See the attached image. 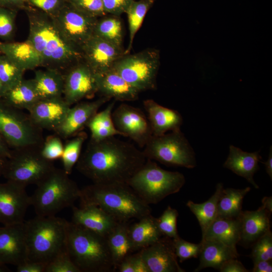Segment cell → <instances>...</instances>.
Returning a JSON list of instances; mask_svg holds the SVG:
<instances>
[{"label":"cell","instance_id":"74e56055","mask_svg":"<svg viewBox=\"0 0 272 272\" xmlns=\"http://www.w3.org/2000/svg\"><path fill=\"white\" fill-rule=\"evenodd\" d=\"M87 138V134L81 131L64 145L63 154L61 158L62 169L69 175L72 173L74 166L80 157L82 147Z\"/></svg>","mask_w":272,"mask_h":272},{"label":"cell","instance_id":"f907efd6","mask_svg":"<svg viewBox=\"0 0 272 272\" xmlns=\"http://www.w3.org/2000/svg\"><path fill=\"white\" fill-rule=\"evenodd\" d=\"M46 264L43 263L26 260L17 265V272H45Z\"/></svg>","mask_w":272,"mask_h":272},{"label":"cell","instance_id":"4fadbf2b","mask_svg":"<svg viewBox=\"0 0 272 272\" xmlns=\"http://www.w3.org/2000/svg\"><path fill=\"white\" fill-rule=\"evenodd\" d=\"M63 97L72 106L97 93L96 74L83 60L65 71Z\"/></svg>","mask_w":272,"mask_h":272},{"label":"cell","instance_id":"d6986e66","mask_svg":"<svg viewBox=\"0 0 272 272\" xmlns=\"http://www.w3.org/2000/svg\"><path fill=\"white\" fill-rule=\"evenodd\" d=\"M111 99L105 97L92 101H80L71 107L59 127L55 131L61 138L73 137L87 126L100 107Z\"/></svg>","mask_w":272,"mask_h":272},{"label":"cell","instance_id":"ee69618b","mask_svg":"<svg viewBox=\"0 0 272 272\" xmlns=\"http://www.w3.org/2000/svg\"><path fill=\"white\" fill-rule=\"evenodd\" d=\"M74 7L92 17L99 18L106 13L102 0H67Z\"/></svg>","mask_w":272,"mask_h":272},{"label":"cell","instance_id":"836d02e7","mask_svg":"<svg viewBox=\"0 0 272 272\" xmlns=\"http://www.w3.org/2000/svg\"><path fill=\"white\" fill-rule=\"evenodd\" d=\"M223 188V184L219 183L214 193L208 200L201 203L188 200L186 203V206L198 221L202 235L217 217L218 202Z\"/></svg>","mask_w":272,"mask_h":272},{"label":"cell","instance_id":"ffe728a7","mask_svg":"<svg viewBox=\"0 0 272 272\" xmlns=\"http://www.w3.org/2000/svg\"><path fill=\"white\" fill-rule=\"evenodd\" d=\"M71 107L63 97L39 99L28 110V115L39 128L55 132Z\"/></svg>","mask_w":272,"mask_h":272},{"label":"cell","instance_id":"d6a6232c","mask_svg":"<svg viewBox=\"0 0 272 272\" xmlns=\"http://www.w3.org/2000/svg\"><path fill=\"white\" fill-rule=\"evenodd\" d=\"M2 99L13 107L28 110L39 100V98L32 79H23L17 85L8 90Z\"/></svg>","mask_w":272,"mask_h":272},{"label":"cell","instance_id":"9c48e42d","mask_svg":"<svg viewBox=\"0 0 272 272\" xmlns=\"http://www.w3.org/2000/svg\"><path fill=\"white\" fill-rule=\"evenodd\" d=\"M160 64L159 51L149 48L132 54H123L111 69L140 93L157 89Z\"/></svg>","mask_w":272,"mask_h":272},{"label":"cell","instance_id":"91938a15","mask_svg":"<svg viewBox=\"0 0 272 272\" xmlns=\"http://www.w3.org/2000/svg\"><path fill=\"white\" fill-rule=\"evenodd\" d=\"M7 158L0 156V175L3 174Z\"/></svg>","mask_w":272,"mask_h":272},{"label":"cell","instance_id":"4316f807","mask_svg":"<svg viewBox=\"0 0 272 272\" xmlns=\"http://www.w3.org/2000/svg\"><path fill=\"white\" fill-rule=\"evenodd\" d=\"M0 50L24 71L42 66L41 57L27 40L0 43Z\"/></svg>","mask_w":272,"mask_h":272},{"label":"cell","instance_id":"60d3db41","mask_svg":"<svg viewBox=\"0 0 272 272\" xmlns=\"http://www.w3.org/2000/svg\"><path fill=\"white\" fill-rule=\"evenodd\" d=\"M250 255L253 262L272 259V233L270 230L253 243Z\"/></svg>","mask_w":272,"mask_h":272},{"label":"cell","instance_id":"6125c7cd","mask_svg":"<svg viewBox=\"0 0 272 272\" xmlns=\"http://www.w3.org/2000/svg\"><path fill=\"white\" fill-rule=\"evenodd\" d=\"M10 271V269L6 266V265L0 263V272Z\"/></svg>","mask_w":272,"mask_h":272},{"label":"cell","instance_id":"7a4b0ae2","mask_svg":"<svg viewBox=\"0 0 272 272\" xmlns=\"http://www.w3.org/2000/svg\"><path fill=\"white\" fill-rule=\"evenodd\" d=\"M24 10L29 22L27 40L41 57L42 67L62 72L83 60L80 50L64 39L51 16L29 5Z\"/></svg>","mask_w":272,"mask_h":272},{"label":"cell","instance_id":"52a82bcc","mask_svg":"<svg viewBox=\"0 0 272 272\" xmlns=\"http://www.w3.org/2000/svg\"><path fill=\"white\" fill-rule=\"evenodd\" d=\"M185 183V178L181 173L164 170L154 161L147 159L126 183L150 205L156 204L168 195L179 192Z\"/></svg>","mask_w":272,"mask_h":272},{"label":"cell","instance_id":"94428289","mask_svg":"<svg viewBox=\"0 0 272 272\" xmlns=\"http://www.w3.org/2000/svg\"><path fill=\"white\" fill-rule=\"evenodd\" d=\"M7 91L6 88L0 80V99H2L4 96Z\"/></svg>","mask_w":272,"mask_h":272},{"label":"cell","instance_id":"11a10c76","mask_svg":"<svg viewBox=\"0 0 272 272\" xmlns=\"http://www.w3.org/2000/svg\"><path fill=\"white\" fill-rule=\"evenodd\" d=\"M117 269L119 272H134L131 254L121 261Z\"/></svg>","mask_w":272,"mask_h":272},{"label":"cell","instance_id":"cb8c5ba5","mask_svg":"<svg viewBox=\"0 0 272 272\" xmlns=\"http://www.w3.org/2000/svg\"><path fill=\"white\" fill-rule=\"evenodd\" d=\"M271 214V213L262 205L255 211H242L239 216L240 222L239 242L245 244L253 243L270 230Z\"/></svg>","mask_w":272,"mask_h":272},{"label":"cell","instance_id":"f1b7e54d","mask_svg":"<svg viewBox=\"0 0 272 272\" xmlns=\"http://www.w3.org/2000/svg\"><path fill=\"white\" fill-rule=\"evenodd\" d=\"M45 69L36 71L32 79L39 99L63 97V73L54 69Z\"/></svg>","mask_w":272,"mask_h":272},{"label":"cell","instance_id":"7402d4cb","mask_svg":"<svg viewBox=\"0 0 272 272\" xmlns=\"http://www.w3.org/2000/svg\"><path fill=\"white\" fill-rule=\"evenodd\" d=\"M95 74L97 93L101 95V97L122 102L138 99L140 92L111 68Z\"/></svg>","mask_w":272,"mask_h":272},{"label":"cell","instance_id":"30bf717a","mask_svg":"<svg viewBox=\"0 0 272 272\" xmlns=\"http://www.w3.org/2000/svg\"><path fill=\"white\" fill-rule=\"evenodd\" d=\"M143 148L147 159L166 166L191 169L196 165L194 150L180 130L152 135Z\"/></svg>","mask_w":272,"mask_h":272},{"label":"cell","instance_id":"8992f818","mask_svg":"<svg viewBox=\"0 0 272 272\" xmlns=\"http://www.w3.org/2000/svg\"><path fill=\"white\" fill-rule=\"evenodd\" d=\"M62 169L55 168L38 184L30 196L31 206L38 216H54L73 207L80 198L81 189Z\"/></svg>","mask_w":272,"mask_h":272},{"label":"cell","instance_id":"e7e4bbea","mask_svg":"<svg viewBox=\"0 0 272 272\" xmlns=\"http://www.w3.org/2000/svg\"><path fill=\"white\" fill-rule=\"evenodd\" d=\"M0 43H1V41H0ZM2 53L1 52V50H0V54Z\"/></svg>","mask_w":272,"mask_h":272},{"label":"cell","instance_id":"2e32d148","mask_svg":"<svg viewBox=\"0 0 272 272\" xmlns=\"http://www.w3.org/2000/svg\"><path fill=\"white\" fill-rule=\"evenodd\" d=\"M26 260L25 221L0 227V263L17 266Z\"/></svg>","mask_w":272,"mask_h":272},{"label":"cell","instance_id":"8fae6325","mask_svg":"<svg viewBox=\"0 0 272 272\" xmlns=\"http://www.w3.org/2000/svg\"><path fill=\"white\" fill-rule=\"evenodd\" d=\"M0 133L12 149L41 147L42 129L32 121L28 114L13 107L0 99Z\"/></svg>","mask_w":272,"mask_h":272},{"label":"cell","instance_id":"c3c4849f","mask_svg":"<svg viewBox=\"0 0 272 272\" xmlns=\"http://www.w3.org/2000/svg\"><path fill=\"white\" fill-rule=\"evenodd\" d=\"M107 14L119 16L125 13L134 0H102Z\"/></svg>","mask_w":272,"mask_h":272},{"label":"cell","instance_id":"ac0fdd59","mask_svg":"<svg viewBox=\"0 0 272 272\" xmlns=\"http://www.w3.org/2000/svg\"><path fill=\"white\" fill-rule=\"evenodd\" d=\"M150 272H185L179 265L173 239L163 236L159 240L139 250Z\"/></svg>","mask_w":272,"mask_h":272},{"label":"cell","instance_id":"6da1fadb","mask_svg":"<svg viewBox=\"0 0 272 272\" xmlns=\"http://www.w3.org/2000/svg\"><path fill=\"white\" fill-rule=\"evenodd\" d=\"M146 160L143 151L112 137L99 141L90 140L76 168L93 183H126Z\"/></svg>","mask_w":272,"mask_h":272},{"label":"cell","instance_id":"d590c367","mask_svg":"<svg viewBox=\"0 0 272 272\" xmlns=\"http://www.w3.org/2000/svg\"><path fill=\"white\" fill-rule=\"evenodd\" d=\"M93 35L123 49L122 25L119 16L106 15L98 18Z\"/></svg>","mask_w":272,"mask_h":272},{"label":"cell","instance_id":"f5cc1de1","mask_svg":"<svg viewBox=\"0 0 272 272\" xmlns=\"http://www.w3.org/2000/svg\"><path fill=\"white\" fill-rule=\"evenodd\" d=\"M24 0H0L1 7L16 10H24L27 5Z\"/></svg>","mask_w":272,"mask_h":272},{"label":"cell","instance_id":"5bb4252c","mask_svg":"<svg viewBox=\"0 0 272 272\" xmlns=\"http://www.w3.org/2000/svg\"><path fill=\"white\" fill-rule=\"evenodd\" d=\"M116 128L140 148H143L153 135L147 117L139 108L122 103L112 112Z\"/></svg>","mask_w":272,"mask_h":272},{"label":"cell","instance_id":"f35d334b","mask_svg":"<svg viewBox=\"0 0 272 272\" xmlns=\"http://www.w3.org/2000/svg\"><path fill=\"white\" fill-rule=\"evenodd\" d=\"M25 71L4 54H0V80L9 90L23 79Z\"/></svg>","mask_w":272,"mask_h":272},{"label":"cell","instance_id":"44dd1931","mask_svg":"<svg viewBox=\"0 0 272 272\" xmlns=\"http://www.w3.org/2000/svg\"><path fill=\"white\" fill-rule=\"evenodd\" d=\"M72 222L107 238L116 226L112 216L94 205L73 206Z\"/></svg>","mask_w":272,"mask_h":272},{"label":"cell","instance_id":"5b68a950","mask_svg":"<svg viewBox=\"0 0 272 272\" xmlns=\"http://www.w3.org/2000/svg\"><path fill=\"white\" fill-rule=\"evenodd\" d=\"M69 222L56 216H36L25 222L27 260L47 264L66 251Z\"/></svg>","mask_w":272,"mask_h":272},{"label":"cell","instance_id":"8d00e7d4","mask_svg":"<svg viewBox=\"0 0 272 272\" xmlns=\"http://www.w3.org/2000/svg\"><path fill=\"white\" fill-rule=\"evenodd\" d=\"M155 0L133 1L125 13L127 16L129 29V43L124 54H128L132 48L134 36L141 27L146 14L153 6Z\"/></svg>","mask_w":272,"mask_h":272},{"label":"cell","instance_id":"9a60e30c","mask_svg":"<svg viewBox=\"0 0 272 272\" xmlns=\"http://www.w3.org/2000/svg\"><path fill=\"white\" fill-rule=\"evenodd\" d=\"M26 187L7 181L0 183V223L3 225L23 222L30 197Z\"/></svg>","mask_w":272,"mask_h":272},{"label":"cell","instance_id":"e575fe53","mask_svg":"<svg viewBox=\"0 0 272 272\" xmlns=\"http://www.w3.org/2000/svg\"><path fill=\"white\" fill-rule=\"evenodd\" d=\"M250 190V187L223 188L218 202L217 217L238 218L242 211L243 198Z\"/></svg>","mask_w":272,"mask_h":272},{"label":"cell","instance_id":"be15d7a7","mask_svg":"<svg viewBox=\"0 0 272 272\" xmlns=\"http://www.w3.org/2000/svg\"><path fill=\"white\" fill-rule=\"evenodd\" d=\"M24 2H25L26 3H27V2H28L29 0H24Z\"/></svg>","mask_w":272,"mask_h":272},{"label":"cell","instance_id":"6f0895ef","mask_svg":"<svg viewBox=\"0 0 272 272\" xmlns=\"http://www.w3.org/2000/svg\"><path fill=\"white\" fill-rule=\"evenodd\" d=\"M261 162V161H260ZM263 163L265 165V171L267 174L269 175L270 179H272V148L270 146L269 149V152L268 157V159L266 161L263 162H261Z\"/></svg>","mask_w":272,"mask_h":272},{"label":"cell","instance_id":"bcb514c9","mask_svg":"<svg viewBox=\"0 0 272 272\" xmlns=\"http://www.w3.org/2000/svg\"><path fill=\"white\" fill-rule=\"evenodd\" d=\"M45 272H80V271L72 261L66 250L46 264Z\"/></svg>","mask_w":272,"mask_h":272},{"label":"cell","instance_id":"277c9868","mask_svg":"<svg viewBox=\"0 0 272 272\" xmlns=\"http://www.w3.org/2000/svg\"><path fill=\"white\" fill-rule=\"evenodd\" d=\"M67 253L80 272H109L115 269L107 238L69 222Z\"/></svg>","mask_w":272,"mask_h":272},{"label":"cell","instance_id":"9f6ffc18","mask_svg":"<svg viewBox=\"0 0 272 272\" xmlns=\"http://www.w3.org/2000/svg\"><path fill=\"white\" fill-rule=\"evenodd\" d=\"M12 151L13 150L0 133V156L8 158L11 156Z\"/></svg>","mask_w":272,"mask_h":272},{"label":"cell","instance_id":"83f0119b","mask_svg":"<svg viewBox=\"0 0 272 272\" xmlns=\"http://www.w3.org/2000/svg\"><path fill=\"white\" fill-rule=\"evenodd\" d=\"M201 240H213L236 247L240 240V222L237 218L217 217L207 229Z\"/></svg>","mask_w":272,"mask_h":272},{"label":"cell","instance_id":"3957f363","mask_svg":"<svg viewBox=\"0 0 272 272\" xmlns=\"http://www.w3.org/2000/svg\"><path fill=\"white\" fill-rule=\"evenodd\" d=\"M81 206L94 205L118 222L139 220L151 214L149 205L125 183H95L81 189Z\"/></svg>","mask_w":272,"mask_h":272},{"label":"cell","instance_id":"4dcf8cb0","mask_svg":"<svg viewBox=\"0 0 272 272\" xmlns=\"http://www.w3.org/2000/svg\"><path fill=\"white\" fill-rule=\"evenodd\" d=\"M128 222H118L107 237L115 270L121 261L134 252L128 234Z\"/></svg>","mask_w":272,"mask_h":272},{"label":"cell","instance_id":"603a6c76","mask_svg":"<svg viewBox=\"0 0 272 272\" xmlns=\"http://www.w3.org/2000/svg\"><path fill=\"white\" fill-rule=\"evenodd\" d=\"M143 105L153 135L180 130L183 118L178 111L164 107L153 99L145 100Z\"/></svg>","mask_w":272,"mask_h":272},{"label":"cell","instance_id":"03108f58","mask_svg":"<svg viewBox=\"0 0 272 272\" xmlns=\"http://www.w3.org/2000/svg\"><path fill=\"white\" fill-rule=\"evenodd\" d=\"M0 7H1V6H0Z\"/></svg>","mask_w":272,"mask_h":272},{"label":"cell","instance_id":"680465c9","mask_svg":"<svg viewBox=\"0 0 272 272\" xmlns=\"http://www.w3.org/2000/svg\"><path fill=\"white\" fill-rule=\"evenodd\" d=\"M262 205L270 212H272V198L271 196L264 197L262 199Z\"/></svg>","mask_w":272,"mask_h":272},{"label":"cell","instance_id":"e0dca14e","mask_svg":"<svg viewBox=\"0 0 272 272\" xmlns=\"http://www.w3.org/2000/svg\"><path fill=\"white\" fill-rule=\"evenodd\" d=\"M83 60L95 74L104 72L123 54V49L93 35L81 47Z\"/></svg>","mask_w":272,"mask_h":272},{"label":"cell","instance_id":"7c38bea8","mask_svg":"<svg viewBox=\"0 0 272 272\" xmlns=\"http://www.w3.org/2000/svg\"><path fill=\"white\" fill-rule=\"evenodd\" d=\"M52 17L64 39L80 50L93 35L98 19L79 11L67 0L61 9Z\"/></svg>","mask_w":272,"mask_h":272},{"label":"cell","instance_id":"1f68e13d","mask_svg":"<svg viewBox=\"0 0 272 272\" xmlns=\"http://www.w3.org/2000/svg\"><path fill=\"white\" fill-rule=\"evenodd\" d=\"M115 100L110 102L103 110L97 112L87 124L91 133L90 140L99 141L116 135L123 136L115 127L112 119Z\"/></svg>","mask_w":272,"mask_h":272},{"label":"cell","instance_id":"f6af8a7d","mask_svg":"<svg viewBox=\"0 0 272 272\" xmlns=\"http://www.w3.org/2000/svg\"><path fill=\"white\" fill-rule=\"evenodd\" d=\"M17 11L0 7V39H10L15 28Z\"/></svg>","mask_w":272,"mask_h":272},{"label":"cell","instance_id":"816d5d0a","mask_svg":"<svg viewBox=\"0 0 272 272\" xmlns=\"http://www.w3.org/2000/svg\"><path fill=\"white\" fill-rule=\"evenodd\" d=\"M134 272H150V270L143 259L140 251L131 254Z\"/></svg>","mask_w":272,"mask_h":272},{"label":"cell","instance_id":"681fc988","mask_svg":"<svg viewBox=\"0 0 272 272\" xmlns=\"http://www.w3.org/2000/svg\"><path fill=\"white\" fill-rule=\"evenodd\" d=\"M219 270L221 272L249 271L237 258H232L225 261Z\"/></svg>","mask_w":272,"mask_h":272},{"label":"cell","instance_id":"b9f144b4","mask_svg":"<svg viewBox=\"0 0 272 272\" xmlns=\"http://www.w3.org/2000/svg\"><path fill=\"white\" fill-rule=\"evenodd\" d=\"M173 242L176 255L180 262L199 256L201 248V242L198 244L191 243L180 237L173 239Z\"/></svg>","mask_w":272,"mask_h":272},{"label":"cell","instance_id":"484cf974","mask_svg":"<svg viewBox=\"0 0 272 272\" xmlns=\"http://www.w3.org/2000/svg\"><path fill=\"white\" fill-rule=\"evenodd\" d=\"M200 242L199 264L194 270L195 272L207 267H213L219 270L225 261L239 257L236 247L213 240H201Z\"/></svg>","mask_w":272,"mask_h":272},{"label":"cell","instance_id":"d4e9b609","mask_svg":"<svg viewBox=\"0 0 272 272\" xmlns=\"http://www.w3.org/2000/svg\"><path fill=\"white\" fill-rule=\"evenodd\" d=\"M261 157L259 152L249 153L233 145L229 147V155L223 166L238 176L246 179L255 188H259L253 176L259 169L258 162Z\"/></svg>","mask_w":272,"mask_h":272},{"label":"cell","instance_id":"7dc6e473","mask_svg":"<svg viewBox=\"0 0 272 272\" xmlns=\"http://www.w3.org/2000/svg\"><path fill=\"white\" fill-rule=\"evenodd\" d=\"M66 0H29L27 4L53 16L63 6Z\"/></svg>","mask_w":272,"mask_h":272},{"label":"cell","instance_id":"db71d44e","mask_svg":"<svg viewBox=\"0 0 272 272\" xmlns=\"http://www.w3.org/2000/svg\"><path fill=\"white\" fill-rule=\"evenodd\" d=\"M253 272H271V260H259L253 262Z\"/></svg>","mask_w":272,"mask_h":272},{"label":"cell","instance_id":"7bdbcfd3","mask_svg":"<svg viewBox=\"0 0 272 272\" xmlns=\"http://www.w3.org/2000/svg\"><path fill=\"white\" fill-rule=\"evenodd\" d=\"M64 145L58 135H51L47 138L41 147L40 152L44 158L53 161L61 158Z\"/></svg>","mask_w":272,"mask_h":272},{"label":"cell","instance_id":"f546056e","mask_svg":"<svg viewBox=\"0 0 272 272\" xmlns=\"http://www.w3.org/2000/svg\"><path fill=\"white\" fill-rule=\"evenodd\" d=\"M128 234L135 251L150 246L163 236L158 228L156 218L151 214L129 225Z\"/></svg>","mask_w":272,"mask_h":272},{"label":"cell","instance_id":"ba28073f","mask_svg":"<svg viewBox=\"0 0 272 272\" xmlns=\"http://www.w3.org/2000/svg\"><path fill=\"white\" fill-rule=\"evenodd\" d=\"M41 147H29L13 150L7 158L3 175L7 181L24 187L38 184L55 167L43 157Z\"/></svg>","mask_w":272,"mask_h":272},{"label":"cell","instance_id":"ab89813d","mask_svg":"<svg viewBox=\"0 0 272 272\" xmlns=\"http://www.w3.org/2000/svg\"><path fill=\"white\" fill-rule=\"evenodd\" d=\"M178 212L176 209L168 207L158 218H156L158 228L163 236L175 239L179 237L177 228Z\"/></svg>","mask_w":272,"mask_h":272}]
</instances>
